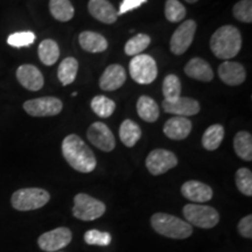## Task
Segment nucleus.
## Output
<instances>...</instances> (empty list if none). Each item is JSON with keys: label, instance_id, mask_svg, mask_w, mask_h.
Listing matches in <instances>:
<instances>
[{"label": "nucleus", "instance_id": "4be33fe9", "mask_svg": "<svg viewBox=\"0 0 252 252\" xmlns=\"http://www.w3.org/2000/svg\"><path fill=\"white\" fill-rule=\"evenodd\" d=\"M119 138L126 147H133L141 138L139 125L131 119H125L119 127Z\"/></svg>", "mask_w": 252, "mask_h": 252}, {"label": "nucleus", "instance_id": "4468645a", "mask_svg": "<svg viewBox=\"0 0 252 252\" xmlns=\"http://www.w3.org/2000/svg\"><path fill=\"white\" fill-rule=\"evenodd\" d=\"M181 194L191 202L203 203L213 198V189L203 182L190 180L182 185Z\"/></svg>", "mask_w": 252, "mask_h": 252}, {"label": "nucleus", "instance_id": "aec40b11", "mask_svg": "<svg viewBox=\"0 0 252 252\" xmlns=\"http://www.w3.org/2000/svg\"><path fill=\"white\" fill-rule=\"evenodd\" d=\"M185 72L187 76L193 80L201 82H210L214 78V71L210 64L206 60L194 58L189 61L185 67Z\"/></svg>", "mask_w": 252, "mask_h": 252}, {"label": "nucleus", "instance_id": "5701e85b", "mask_svg": "<svg viewBox=\"0 0 252 252\" xmlns=\"http://www.w3.org/2000/svg\"><path fill=\"white\" fill-rule=\"evenodd\" d=\"M137 112L139 117L147 123L157 122L160 115L158 104L149 96L139 97L137 102Z\"/></svg>", "mask_w": 252, "mask_h": 252}, {"label": "nucleus", "instance_id": "58836bf2", "mask_svg": "<svg viewBox=\"0 0 252 252\" xmlns=\"http://www.w3.org/2000/svg\"><path fill=\"white\" fill-rule=\"evenodd\" d=\"M185 1L189 2V4H195V2L198 1V0H185Z\"/></svg>", "mask_w": 252, "mask_h": 252}, {"label": "nucleus", "instance_id": "39448f33", "mask_svg": "<svg viewBox=\"0 0 252 252\" xmlns=\"http://www.w3.org/2000/svg\"><path fill=\"white\" fill-rule=\"evenodd\" d=\"M184 216L189 224L201 229H212L220 222V214L215 208L204 204H186Z\"/></svg>", "mask_w": 252, "mask_h": 252}, {"label": "nucleus", "instance_id": "4c0bfd02", "mask_svg": "<svg viewBox=\"0 0 252 252\" xmlns=\"http://www.w3.org/2000/svg\"><path fill=\"white\" fill-rule=\"evenodd\" d=\"M147 0H123L121 4V7H119V11L117 12L118 15L125 14L127 12L133 11V9L140 7L144 2H146Z\"/></svg>", "mask_w": 252, "mask_h": 252}, {"label": "nucleus", "instance_id": "72a5a7b5", "mask_svg": "<svg viewBox=\"0 0 252 252\" xmlns=\"http://www.w3.org/2000/svg\"><path fill=\"white\" fill-rule=\"evenodd\" d=\"M232 14L238 21L245 24L252 23V0H241L235 4Z\"/></svg>", "mask_w": 252, "mask_h": 252}, {"label": "nucleus", "instance_id": "a878e982", "mask_svg": "<svg viewBox=\"0 0 252 252\" xmlns=\"http://www.w3.org/2000/svg\"><path fill=\"white\" fill-rule=\"evenodd\" d=\"M234 149L237 156L245 161L252 160V137L247 131H239L234 138Z\"/></svg>", "mask_w": 252, "mask_h": 252}, {"label": "nucleus", "instance_id": "9d476101", "mask_svg": "<svg viewBox=\"0 0 252 252\" xmlns=\"http://www.w3.org/2000/svg\"><path fill=\"white\" fill-rule=\"evenodd\" d=\"M178 165V158L168 150H153L146 158V167L154 176L165 174Z\"/></svg>", "mask_w": 252, "mask_h": 252}, {"label": "nucleus", "instance_id": "ddd939ff", "mask_svg": "<svg viewBox=\"0 0 252 252\" xmlns=\"http://www.w3.org/2000/svg\"><path fill=\"white\" fill-rule=\"evenodd\" d=\"M17 78L21 86L31 91H39L45 84L43 75L33 64L20 65L17 70Z\"/></svg>", "mask_w": 252, "mask_h": 252}, {"label": "nucleus", "instance_id": "2f4dec72", "mask_svg": "<svg viewBox=\"0 0 252 252\" xmlns=\"http://www.w3.org/2000/svg\"><path fill=\"white\" fill-rule=\"evenodd\" d=\"M165 17L171 23H181L186 18V8L179 0H166Z\"/></svg>", "mask_w": 252, "mask_h": 252}, {"label": "nucleus", "instance_id": "473e14b6", "mask_svg": "<svg viewBox=\"0 0 252 252\" xmlns=\"http://www.w3.org/2000/svg\"><path fill=\"white\" fill-rule=\"evenodd\" d=\"M236 186L238 190L247 196H252V173L248 168H239L236 172Z\"/></svg>", "mask_w": 252, "mask_h": 252}, {"label": "nucleus", "instance_id": "e433bc0d", "mask_svg": "<svg viewBox=\"0 0 252 252\" xmlns=\"http://www.w3.org/2000/svg\"><path fill=\"white\" fill-rule=\"evenodd\" d=\"M238 232L245 238H252V215L245 216L239 220Z\"/></svg>", "mask_w": 252, "mask_h": 252}, {"label": "nucleus", "instance_id": "20e7f679", "mask_svg": "<svg viewBox=\"0 0 252 252\" xmlns=\"http://www.w3.org/2000/svg\"><path fill=\"white\" fill-rule=\"evenodd\" d=\"M50 195L42 188H23L12 195L11 203L19 212H30L42 208L49 202Z\"/></svg>", "mask_w": 252, "mask_h": 252}, {"label": "nucleus", "instance_id": "f704fd0d", "mask_svg": "<svg viewBox=\"0 0 252 252\" xmlns=\"http://www.w3.org/2000/svg\"><path fill=\"white\" fill-rule=\"evenodd\" d=\"M35 39L36 36L33 32H18L7 37V43L14 48H23L31 46Z\"/></svg>", "mask_w": 252, "mask_h": 252}, {"label": "nucleus", "instance_id": "9b49d317", "mask_svg": "<svg viewBox=\"0 0 252 252\" xmlns=\"http://www.w3.org/2000/svg\"><path fill=\"white\" fill-rule=\"evenodd\" d=\"M71 238L72 234L70 229L61 226V228L50 230V231H47L45 234L41 235L39 239H37V244H39L42 251H59L70 244Z\"/></svg>", "mask_w": 252, "mask_h": 252}, {"label": "nucleus", "instance_id": "7ed1b4c3", "mask_svg": "<svg viewBox=\"0 0 252 252\" xmlns=\"http://www.w3.org/2000/svg\"><path fill=\"white\" fill-rule=\"evenodd\" d=\"M151 225L158 234L173 239H186L193 234L187 220L165 213H157L151 217Z\"/></svg>", "mask_w": 252, "mask_h": 252}, {"label": "nucleus", "instance_id": "6ab92c4d", "mask_svg": "<svg viewBox=\"0 0 252 252\" xmlns=\"http://www.w3.org/2000/svg\"><path fill=\"white\" fill-rule=\"evenodd\" d=\"M191 127L193 125L188 118L174 116V117L169 118L163 125V133L169 139L184 140L191 132Z\"/></svg>", "mask_w": 252, "mask_h": 252}, {"label": "nucleus", "instance_id": "a211bd4d", "mask_svg": "<svg viewBox=\"0 0 252 252\" xmlns=\"http://www.w3.org/2000/svg\"><path fill=\"white\" fill-rule=\"evenodd\" d=\"M88 9L89 13L100 23L111 25L117 21V11L108 0H89Z\"/></svg>", "mask_w": 252, "mask_h": 252}, {"label": "nucleus", "instance_id": "0eeeda50", "mask_svg": "<svg viewBox=\"0 0 252 252\" xmlns=\"http://www.w3.org/2000/svg\"><path fill=\"white\" fill-rule=\"evenodd\" d=\"M130 75L139 84L152 83L158 76L157 62L147 54L135 55L130 62Z\"/></svg>", "mask_w": 252, "mask_h": 252}, {"label": "nucleus", "instance_id": "6e6552de", "mask_svg": "<svg viewBox=\"0 0 252 252\" xmlns=\"http://www.w3.org/2000/svg\"><path fill=\"white\" fill-rule=\"evenodd\" d=\"M63 104L56 97H41L24 103V110L32 117H52L62 111Z\"/></svg>", "mask_w": 252, "mask_h": 252}, {"label": "nucleus", "instance_id": "7c9ffc66", "mask_svg": "<svg viewBox=\"0 0 252 252\" xmlns=\"http://www.w3.org/2000/svg\"><path fill=\"white\" fill-rule=\"evenodd\" d=\"M151 43V37L147 34L140 33L131 37L127 42L125 43L124 50L126 55L128 56H135L139 55L141 52H144Z\"/></svg>", "mask_w": 252, "mask_h": 252}, {"label": "nucleus", "instance_id": "1a4fd4ad", "mask_svg": "<svg viewBox=\"0 0 252 252\" xmlns=\"http://www.w3.org/2000/svg\"><path fill=\"white\" fill-rule=\"evenodd\" d=\"M197 25L194 20H186L176 28L171 37L169 48L174 55H182L193 43Z\"/></svg>", "mask_w": 252, "mask_h": 252}, {"label": "nucleus", "instance_id": "412c9836", "mask_svg": "<svg viewBox=\"0 0 252 252\" xmlns=\"http://www.w3.org/2000/svg\"><path fill=\"white\" fill-rule=\"evenodd\" d=\"M78 42L82 49L88 53H102L108 49V40L104 37L102 34L94 33V32L86 31L82 32L78 36Z\"/></svg>", "mask_w": 252, "mask_h": 252}, {"label": "nucleus", "instance_id": "f3484780", "mask_svg": "<svg viewBox=\"0 0 252 252\" xmlns=\"http://www.w3.org/2000/svg\"><path fill=\"white\" fill-rule=\"evenodd\" d=\"M163 111L171 113L173 116H179V117H190L200 112V104L196 99L189 98V97H180L174 103H162Z\"/></svg>", "mask_w": 252, "mask_h": 252}, {"label": "nucleus", "instance_id": "c756f323", "mask_svg": "<svg viewBox=\"0 0 252 252\" xmlns=\"http://www.w3.org/2000/svg\"><path fill=\"white\" fill-rule=\"evenodd\" d=\"M91 109L100 118H109L116 110V103L105 96H96L91 100Z\"/></svg>", "mask_w": 252, "mask_h": 252}, {"label": "nucleus", "instance_id": "b1692460", "mask_svg": "<svg viewBox=\"0 0 252 252\" xmlns=\"http://www.w3.org/2000/svg\"><path fill=\"white\" fill-rule=\"evenodd\" d=\"M49 11L53 18L61 23H67L74 18L75 9L70 0H49Z\"/></svg>", "mask_w": 252, "mask_h": 252}, {"label": "nucleus", "instance_id": "393cba45", "mask_svg": "<svg viewBox=\"0 0 252 252\" xmlns=\"http://www.w3.org/2000/svg\"><path fill=\"white\" fill-rule=\"evenodd\" d=\"M78 62L75 58H67L60 63L58 69V77L62 86L67 87L69 84L74 83L75 78L77 76Z\"/></svg>", "mask_w": 252, "mask_h": 252}, {"label": "nucleus", "instance_id": "2eb2a0df", "mask_svg": "<svg viewBox=\"0 0 252 252\" xmlns=\"http://www.w3.org/2000/svg\"><path fill=\"white\" fill-rule=\"evenodd\" d=\"M219 76L225 84L231 87L241 86L247 78V72L241 63L225 61L219 67Z\"/></svg>", "mask_w": 252, "mask_h": 252}, {"label": "nucleus", "instance_id": "f8f14e48", "mask_svg": "<svg viewBox=\"0 0 252 252\" xmlns=\"http://www.w3.org/2000/svg\"><path fill=\"white\" fill-rule=\"evenodd\" d=\"M87 135L90 143L103 152H111L116 147L115 135L104 123L96 122L91 124L87 131Z\"/></svg>", "mask_w": 252, "mask_h": 252}, {"label": "nucleus", "instance_id": "f03ea898", "mask_svg": "<svg viewBox=\"0 0 252 252\" xmlns=\"http://www.w3.org/2000/svg\"><path fill=\"white\" fill-rule=\"evenodd\" d=\"M209 46L216 58L229 61L235 58L242 48L241 33L231 25H225L213 34Z\"/></svg>", "mask_w": 252, "mask_h": 252}, {"label": "nucleus", "instance_id": "cd10ccee", "mask_svg": "<svg viewBox=\"0 0 252 252\" xmlns=\"http://www.w3.org/2000/svg\"><path fill=\"white\" fill-rule=\"evenodd\" d=\"M163 102L174 103L181 97V82L176 75H167L162 83Z\"/></svg>", "mask_w": 252, "mask_h": 252}, {"label": "nucleus", "instance_id": "c9c22d12", "mask_svg": "<svg viewBox=\"0 0 252 252\" xmlns=\"http://www.w3.org/2000/svg\"><path fill=\"white\" fill-rule=\"evenodd\" d=\"M84 242L89 245L108 247L111 243V236L109 232L98 231V230H88L84 234Z\"/></svg>", "mask_w": 252, "mask_h": 252}, {"label": "nucleus", "instance_id": "f257e3e1", "mask_svg": "<svg viewBox=\"0 0 252 252\" xmlns=\"http://www.w3.org/2000/svg\"><path fill=\"white\" fill-rule=\"evenodd\" d=\"M62 153L64 159L75 171L91 173L96 168V157L82 138L69 134L62 141Z\"/></svg>", "mask_w": 252, "mask_h": 252}, {"label": "nucleus", "instance_id": "423d86ee", "mask_svg": "<svg viewBox=\"0 0 252 252\" xmlns=\"http://www.w3.org/2000/svg\"><path fill=\"white\" fill-rule=\"evenodd\" d=\"M106 207L102 201L88 194L80 193L74 197L72 215L81 220H94L105 214Z\"/></svg>", "mask_w": 252, "mask_h": 252}, {"label": "nucleus", "instance_id": "c85d7f7f", "mask_svg": "<svg viewBox=\"0 0 252 252\" xmlns=\"http://www.w3.org/2000/svg\"><path fill=\"white\" fill-rule=\"evenodd\" d=\"M60 58L59 45L54 40H43L39 46V59L46 65H53Z\"/></svg>", "mask_w": 252, "mask_h": 252}, {"label": "nucleus", "instance_id": "dca6fc26", "mask_svg": "<svg viewBox=\"0 0 252 252\" xmlns=\"http://www.w3.org/2000/svg\"><path fill=\"white\" fill-rule=\"evenodd\" d=\"M126 71L121 64H111L104 70L99 78V87L104 91H113L124 86Z\"/></svg>", "mask_w": 252, "mask_h": 252}, {"label": "nucleus", "instance_id": "bb28decb", "mask_svg": "<svg viewBox=\"0 0 252 252\" xmlns=\"http://www.w3.org/2000/svg\"><path fill=\"white\" fill-rule=\"evenodd\" d=\"M224 138V127L220 124H214L204 131L202 137V145L207 151H215L222 144Z\"/></svg>", "mask_w": 252, "mask_h": 252}]
</instances>
